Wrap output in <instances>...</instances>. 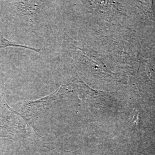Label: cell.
Returning a JSON list of instances; mask_svg holds the SVG:
<instances>
[{"instance_id": "cell-3", "label": "cell", "mask_w": 155, "mask_h": 155, "mask_svg": "<svg viewBox=\"0 0 155 155\" xmlns=\"http://www.w3.org/2000/svg\"><path fill=\"white\" fill-rule=\"evenodd\" d=\"M133 120L132 121V124L136 125V127L139 124V113L138 112H136V113H133Z\"/></svg>"}, {"instance_id": "cell-2", "label": "cell", "mask_w": 155, "mask_h": 155, "mask_svg": "<svg viewBox=\"0 0 155 155\" xmlns=\"http://www.w3.org/2000/svg\"><path fill=\"white\" fill-rule=\"evenodd\" d=\"M16 5L19 9L31 18H33L36 14L38 4L34 1H17Z\"/></svg>"}, {"instance_id": "cell-1", "label": "cell", "mask_w": 155, "mask_h": 155, "mask_svg": "<svg viewBox=\"0 0 155 155\" xmlns=\"http://www.w3.org/2000/svg\"><path fill=\"white\" fill-rule=\"evenodd\" d=\"M70 89L67 86L63 85L54 93L47 96L43 99L29 102L25 104V112L30 114H35L38 111H43L46 109L47 106L49 107L52 105V103L61 98L64 95L70 93Z\"/></svg>"}]
</instances>
